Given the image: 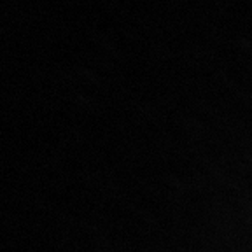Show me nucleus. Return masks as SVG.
Returning a JSON list of instances; mask_svg holds the SVG:
<instances>
[]
</instances>
